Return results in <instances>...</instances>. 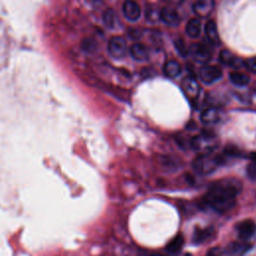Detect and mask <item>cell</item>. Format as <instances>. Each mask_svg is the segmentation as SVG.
<instances>
[{"instance_id": "2", "label": "cell", "mask_w": 256, "mask_h": 256, "mask_svg": "<svg viewBox=\"0 0 256 256\" xmlns=\"http://www.w3.org/2000/svg\"><path fill=\"white\" fill-rule=\"evenodd\" d=\"M222 161V156H211L210 153H206L200 155L194 160L193 167L200 174H209L214 171Z\"/></svg>"}, {"instance_id": "9", "label": "cell", "mask_w": 256, "mask_h": 256, "mask_svg": "<svg viewBox=\"0 0 256 256\" xmlns=\"http://www.w3.org/2000/svg\"><path fill=\"white\" fill-rule=\"evenodd\" d=\"M182 89L189 99L197 98L200 92V86L193 75H189L183 79Z\"/></svg>"}, {"instance_id": "11", "label": "cell", "mask_w": 256, "mask_h": 256, "mask_svg": "<svg viewBox=\"0 0 256 256\" xmlns=\"http://www.w3.org/2000/svg\"><path fill=\"white\" fill-rule=\"evenodd\" d=\"M236 230L238 232V236L242 240H247L255 233L256 225L253 220L247 219L239 222L236 226Z\"/></svg>"}, {"instance_id": "10", "label": "cell", "mask_w": 256, "mask_h": 256, "mask_svg": "<svg viewBox=\"0 0 256 256\" xmlns=\"http://www.w3.org/2000/svg\"><path fill=\"white\" fill-rule=\"evenodd\" d=\"M159 19L168 26L176 27L180 24L181 18L177 11L170 7H164L159 11Z\"/></svg>"}, {"instance_id": "18", "label": "cell", "mask_w": 256, "mask_h": 256, "mask_svg": "<svg viewBox=\"0 0 256 256\" xmlns=\"http://www.w3.org/2000/svg\"><path fill=\"white\" fill-rule=\"evenodd\" d=\"M212 232H213L212 227H208V228L196 227L194 230V233H193L192 241L195 244H200V243L206 241L212 235Z\"/></svg>"}, {"instance_id": "25", "label": "cell", "mask_w": 256, "mask_h": 256, "mask_svg": "<svg viewBox=\"0 0 256 256\" xmlns=\"http://www.w3.org/2000/svg\"><path fill=\"white\" fill-rule=\"evenodd\" d=\"M244 65H245V67H246L249 71L256 73V56L247 59V60L245 61Z\"/></svg>"}, {"instance_id": "4", "label": "cell", "mask_w": 256, "mask_h": 256, "mask_svg": "<svg viewBox=\"0 0 256 256\" xmlns=\"http://www.w3.org/2000/svg\"><path fill=\"white\" fill-rule=\"evenodd\" d=\"M222 77V71L214 65H205L199 71V78L204 84H213Z\"/></svg>"}, {"instance_id": "28", "label": "cell", "mask_w": 256, "mask_h": 256, "mask_svg": "<svg viewBox=\"0 0 256 256\" xmlns=\"http://www.w3.org/2000/svg\"><path fill=\"white\" fill-rule=\"evenodd\" d=\"M251 159H252V160H254V161H256V152L251 154Z\"/></svg>"}, {"instance_id": "7", "label": "cell", "mask_w": 256, "mask_h": 256, "mask_svg": "<svg viewBox=\"0 0 256 256\" xmlns=\"http://www.w3.org/2000/svg\"><path fill=\"white\" fill-rule=\"evenodd\" d=\"M215 8V0H197L193 4L192 10L195 15L205 18L211 14Z\"/></svg>"}, {"instance_id": "23", "label": "cell", "mask_w": 256, "mask_h": 256, "mask_svg": "<svg viewBox=\"0 0 256 256\" xmlns=\"http://www.w3.org/2000/svg\"><path fill=\"white\" fill-rule=\"evenodd\" d=\"M174 46H175V49L180 56L185 57L188 54V49L186 48V45H185V43L182 39H180V38L176 39L174 41Z\"/></svg>"}, {"instance_id": "26", "label": "cell", "mask_w": 256, "mask_h": 256, "mask_svg": "<svg viewBox=\"0 0 256 256\" xmlns=\"http://www.w3.org/2000/svg\"><path fill=\"white\" fill-rule=\"evenodd\" d=\"M225 253V250L224 249H221L219 247H216V248H213V249H210L207 253L206 256H223V254Z\"/></svg>"}, {"instance_id": "1", "label": "cell", "mask_w": 256, "mask_h": 256, "mask_svg": "<svg viewBox=\"0 0 256 256\" xmlns=\"http://www.w3.org/2000/svg\"><path fill=\"white\" fill-rule=\"evenodd\" d=\"M241 190L238 180L223 179L213 183L202 199L205 207L218 213L230 210L236 203V197Z\"/></svg>"}, {"instance_id": "5", "label": "cell", "mask_w": 256, "mask_h": 256, "mask_svg": "<svg viewBox=\"0 0 256 256\" xmlns=\"http://www.w3.org/2000/svg\"><path fill=\"white\" fill-rule=\"evenodd\" d=\"M108 52L115 59L123 58L127 52L126 41L120 36L112 37L108 43Z\"/></svg>"}, {"instance_id": "3", "label": "cell", "mask_w": 256, "mask_h": 256, "mask_svg": "<svg viewBox=\"0 0 256 256\" xmlns=\"http://www.w3.org/2000/svg\"><path fill=\"white\" fill-rule=\"evenodd\" d=\"M188 55L190 57L201 64L207 63L211 59V52L207 46L202 43H193L188 48Z\"/></svg>"}, {"instance_id": "19", "label": "cell", "mask_w": 256, "mask_h": 256, "mask_svg": "<svg viewBox=\"0 0 256 256\" xmlns=\"http://www.w3.org/2000/svg\"><path fill=\"white\" fill-rule=\"evenodd\" d=\"M184 244V237L182 234H178L176 235L166 246V251L169 254H177L180 252V250L182 249Z\"/></svg>"}, {"instance_id": "12", "label": "cell", "mask_w": 256, "mask_h": 256, "mask_svg": "<svg viewBox=\"0 0 256 256\" xmlns=\"http://www.w3.org/2000/svg\"><path fill=\"white\" fill-rule=\"evenodd\" d=\"M219 60L227 66L234 67V68H239L242 66V61L240 58H238L235 54H233L229 50H222L219 54Z\"/></svg>"}, {"instance_id": "13", "label": "cell", "mask_w": 256, "mask_h": 256, "mask_svg": "<svg viewBox=\"0 0 256 256\" xmlns=\"http://www.w3.org/2000/svg\"><path fill=\"white\" fill-rule=\"evenodd\" d=\"M129 52H130V55L132 56V58L136 61H139V62L146 61L148 59V56H149L146 46L141 44V43H134L130 47Z\"/></svg>"}, {"instance_id": "15", "label": "cell", "mask_w": 256, "mask_h": 256, "mask_svg": "<svg viewBox=\"0 0 256 256\" xmlns=\"http://www.w3.org/2000/svg\"><path fill=\"white\" fill-rule=\"evenodd\" d=\"M205 34L208 38V40L215 44L218 45L220 43V37H219V33H218V29L217 26L215 24V22L213 20H209L206 25H205Z\"/></svg>"}, {"instance_id": "16", "label": "cell", "mask_w": 256, "mask_h": 256, "mask_svg": "<svg viewBox=\"0 0 256 256\" xmlns=\"http://www.w3.org/2000/svg\"><path fill=\"white\" fill-rule=\"evenodd\" d=\"M220 117V111L217 108H207L202 112L200 119L205 124H213L218 122Z\"/></svg>"}, {"instance_id": "20", "label": "cell", "mask_w": 256, "mask_h": 256, "mask_svg": "<svg viewBox=\"0 0 256 256\" xmlns=\"http://www.w3.org/2000/svg\"><path fill=\"white\" fill-rule=\"evenodd\" d=\"M229 79H230V81L234 85L240 86V87L246 86L249 83V81H250V77L247 74L241 73V72H237V71L231 72L229 74Z\"/></svg>"}, {"instance_id": "17", "label": "cell", "mask_w": 256, "mask_h": 256, "mask_svg": "<svg viewBox=\"0 0 256 256\" xmlns=\"http://www.w3.org/2000/svg\"><path fill=\"white\" fill-rule=\"evenodd\" d=\"M201 21L198 18H192L186 24V34L190 38H197L201 33Z\"/></svg>"}, {"instance_id": "29", "label": "cell", "mask_w": 256, "mask_h": 256, "mask_svg": "<svg viewBox=\"0 0 256 256\" xmlns=\"http://www.w3.org/2000/svg\"><path fill=\"white\" fill-rule=\"evenodd\" d=\"M146 256H163V255H160V254H149V255H146Z\"/></svg>"}, {"instance_id": "24", "label": "cell", "mask_w": 256, "mask_h": 256, "mask_svg": "<svg viewBox=\"0 0 256 256\" xmlns=\"http://www.w3.org/2000/svg\"><path fill=\"white\" fill-rule=\"evenodd\" d=\"M246 172L248 177L251 180L256 181V161L252 160V162L250 164H248L247 168H246Z\"/></svg>"}, {"instance_id": "8", "label": "cell", "mask_w": 256, "mask_h": 256, "mask_svg": "<svg viewBox=\"0 0 256 256\" xmlns=\"http://www.w3.org/2000/svg\"><path fill=\"white\" fill-rule=\"evenodd\" d=\"M122 12L129 21H137L141 16V8L134 0H126L122 6Z\"/></svg>"}, {"instance_id": "30", "label": "cell", "mask_w": 256, "mask_h": 256, "mask_svg": "<svg viewBox=\"0 0 256 256\" xmlns=\"http://www.w3.org/2000/svg\"><path fill=\"white\" fill-rule=\"evenodd\" d=\"M186 256H191V255H188V254H187V255H186Z\"/></svg>"}, {"instance_id": "14", "label": "cell", "mask_w": 256, "mask_h": 256, "mask_svg": "<svg viewBox=\"0 0 256 256\" xmlns=\"http://www.w3.org/2000/svg\"><path fill=\"white\" fill-rule=\"evenodd\" d=\"M181 71H182L181 65L176 60H169V61H167L164 64V67H163V73L168 78H176L177 76L180 75Z\"/></svg>"}, {"instance_id": "22", "label": "cell", "mask_w": 256, "mask_h": 256, "mask_svg": "<svg viewBox=\"0 0 256 256\" xmlns=\"http://www.w3.org/2000/svg\"><path fill=\"white\" fill-rule=\"evenodd\" d=\"M250 247L251 246L247 243H233L232 245L229 246L226 252H229V254L238 256V255L244 254Z\"/></svg>"}, {"instance_id": "27", "label": "cell", "mask_w": 256, "mask_h": 256, "mask_svg": "<svg viewBox=\"0 0 256 256\" xmlns=\"http://www.w3.org/2000/svg\"><path fill=\"white\" fill-rule=\"evenodd\" d=\"M163 1L168 3V4L178 6V5H181L184 2V0H163Z\"/></svg>"}, {"instance_id": "6", "label": "cell", "mask_w": 256, "mask_h": 256, "mask_svg": "<svg viewBox=\"0 0 256 256\" xmlns=\"http://www.w3.org/2000/svg\"><path fill=\"white\" fill-rule=\"evenodd\" d=\"M215 143L216 140L212 135L202 134L197 137H194L191 142V145L195 150L201 151L203 154H206L212 151L213 147L215 146Z\"/></svg>"}, {"instance_id": "21", "label": "cell", "mask_w": 256, "mask_h": 256, "mask_svg": "<svg viewBox=\"0 0 256 256\" xmlns=\"http://www.w3.org/2000/svg\"><path fill=\"white\" fill-rule=\"evenodd\" d=\"M103 22H104L105 26H107L108 28L116 27L117 22H118V17L113 9L109 8L103 13Z\"/></svg>"}]
</instances>
